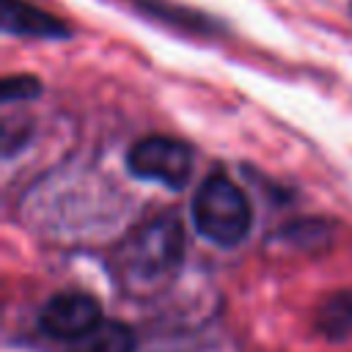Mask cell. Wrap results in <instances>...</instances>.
Wrapping results in <instances>:
<instances>
[{
	"label": "cell",
	"instance_id": "cell-9",
	"mask_svg": "<svg viewBox=\"0 0 352 352\" xmlns=\"http://www.w3.org/2000/svg\"><path fill=\"white\" fill-rule=\"evenodd\" d=\"M280 239L292 242L302 250H316L330 242V228H327V223H319V220H297V223L280 228Z\"/></svg>",
	"mask_w": 352,
	"mask_h": 352
},
{
	"label": "cell",
	"instance_id": "cell-3",
	"mask_svg": "<svg viewBox=\"0 0 352 352\" xmlns=\"http://www.w3.org/2000/svg\"><path fill=\"white\" fill-rule=\"evenodd\" d=\"M126 170L135 179L182 190L192 173V148L179 138L148 135L126 151Z\"/></svg>",
	"mask_w": 352,
	"mask_h": 352
},
{
	"label": "cell",
	"instance_id": "cell-7",
	"mask_svg": "<svg viewBox=\"0 0 352 352\" xmlns=\"http://www.w3.org/2000/svg\"><path fill=\"white\" fill-rule=\"evenodd\" d=\"M135 3L143 14H148L151 19H160L170 28H179V30H190V33H198V36H209L214 33L220 25L212 19V16H204L192 8H182L170 0H129Z\"/></svg>",
	"mask_w": 352,
	"mask_h": 352
},
{
	"label": "cell",
	"instance_id": "cell-8",
	"mask_svg": "<svg viewBox=\"0 0 352 352\" xmlns=\"http://www.w3.org/2000/svg\"><path fill=\"white\" fill-rule=\"evenodd\" d=\"M135 341L126 324L104 319L99 327H94L88 336L69 341L66 352H132Z\"/></svg>",
	"mask_w": 352,
	"mask_h": 352
},
{
	"label": "cell",
	"instance_id": "cell-6",
	"mask_svg": "<svg viewBox=\"0 0 352 352\" xmlns=\"http://www.w3.org/2000/svg\"><path fill=\"white\" fill-rule=\"evenodd\" d=\"M316 330L336 344L352 341V286L327 294L316 308Z\"/></svg>",
	"mask_w": 352,
	"mask_h": 352
},
{
	"label": "cell",
	"instance_id": "cell-5",
	"mask_svg": "<svg viewBox=\"0 0 352 352\" xmlns=\"http://www.w3.org/2000/svg\"><path fill=\"white\" fill-rule=\"evenodd\" d=\"M0 25L8 36L25 38H69V25L28 0H0Z\"/></svg>",
	"mask_w": 352,
	"mask_h": 352
},
{
	"label": "cell",
	"instance_id": "cell-1",
	"mask_svg": "<svg viewBox=\"0 0 352 352\" xmlns=\"http://www.w3.org/2000/svg\"><path fill=\"white\" fill-rule=\"evenodd\" d=\"M184 256V231L173 212L143 220L113 253V272L126 292L143 294L165 286Z\"/></svg>",
	"mask_w": 352,
	"mask_h": 352
},
{
	"label": "cell",
	"instance_id": "cell-10",
	"mask_svg": "<svg viewBox=\"0 0 352 352\" xmlns=\"http://www.w3.org/2000/svg\"><path fill=\"white\" fill-rule=\"evenodd\" d=\"M38 91H41V82L33 74H8L0 85V99L6 104L8 102H25V99L38 96Z\"/></svg>",
	"mask_w": 352,
	"mask_h": 352
},
{
	"label": "cell",
	"instance_id": "cell-2",
	"mask_svg": "<svg viewBox=\"0 0 352 352\" xmlns=\"http://www.w3.org/2000/svg\"><path fill=\"white\" fill-rule=\"evenodd\" d=\"M190 214L195 231L220 248L239 245L253 226V209L248 204V195L223 170H212L198 184Z\"/></svg>",
	"mask_w": 352,
	"mask_h": 352
},
{
	"label": "cell",
	"instance_id": "cell-4",
	"mask_svg": "<svg viewBox=\"0 0 352 352\" xmlns=\"http://www.w3.org/2000/svg\"><path fill=\"white\" fill-rule=\"evenodd\" d=\"M102 322L104 319H102L99 300L85 292H58L44 302V308L38 314L41 333L60 344L88 336Z\"/></svg>",
	"mask_w": 352,
	"mask_h": 352
}]
</instances>
